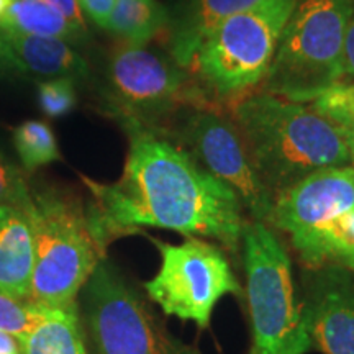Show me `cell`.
I'll return each instance as SVG.
<instances>
[{"mask_svg":"<svg viewBox=\"0 0 354 354\" xmlns=\"http://www.w3.org/2000/svg\"><path fill=\"white\" fill-rule=\"evenodd\" d=\"M123 125L130 146L120 179L100 184L82 177L94 198L88 215L102 245L140 228H161L240 251L248 221L234 190L151 127Z\"/></svg>","mask_w":354,"mask_h":354,"instance_id":"obj_1","label":"cell"},{"mask_svg":"<svg viewBox=\"0 0 354 354\" xmlns=\"http://www.w3.org/2000/svg\"><path fill=\"white\" fill-rule=\"evenodd\" d=\"M233 122L272 196L313 172L351 165L339 127L310 105L259 92L234 105Z\"/></svg>","mask_w":354,"mask_h":354,"instance_id":"obj_2","label":"cell"},{"mask_svg":"<svg viewBox=\"0 0 354 354\" xmlns=\"http://www.w3.org/2000/svg\"><path fill=\"white\" fill-rule=\"evenodd\" d=\"M268 225L289 236L307 269L354 272V166L313 172L276 194Z\"/></svg>","mask_w":354,"mask_h":354,"instance_id":"obj_3","label":"cell"},{"mask_svg":"<svg viewBox=\"0 0 354 354\" xmlns=\"http://www.w3.org/2000/svg\"><path fill=\"white\" fill-rule=\"evenodd\" d=\"M33 238V279L30 300L44 307L76 304L105 246L97 236L88 209L55 189L32 190L26 210Z\"/></svg>","mask_w":354,"mask_h":354,"instance_id":"obj_4","label":"cell"},{"mask_svg":"<svg viewBox=\"0 0 354 354\" xmlns=\"http://www.w3.org/2000/svg\"><path fill=\"white\" fill-rule=\"evenodd\" d=\"M354 0H297L263 79V92L310 104L343 81V55Z\"/></svg>","mask_w":354,"mask_h":354,"instance_id":"obj_5","label":"cell"},{"mask_svg":"<svg viewBox=\"0 0 354 354\" xmlns=\"http://www.w3.org/2000/svg\"><path fill=\"white\" fill-rule=\"evenodd\" d=\"M241 253L253 328L250 354H305L312 342L284 245L268 225L248 221Z\"/></svg>","mask_w":354,"mask_h":354,"instance_id":"obj_6","label":"cell"},{"mask_svg":"<svg viewBox=\"0 0 354 354\" xmlns=\"http://www.w3.org/2000/svg\"><path fill=\"white\" fill-rule=\"evenodd\" d=\"M297 0H264L220 21L202 39L190 68L218 97H236L268 73Z\"/></svg>","mask_w":354,"mask_h":354,"instance_id":"obj_7","label":"cell"},{"mask_svg":"<svg viewBox=\"0 0 354 354\" xmlns=\"http://www.w3.org/2000/svg\"><path fill=\"white\" fill-rule=\"evenodd\" d=\"M81 294L82 330L91 354H201L167 333L107 258L97 264Z\"/></svg>","mask_w":354,"mask_h":354,"instance_id":"obj_8","label":"cell"},{"mask_svg":"<svg viewBox=\"0 0 354 354\" xmlns=\"http://www.w3.org/2000/svg\"><path fill=\"white\" fill-rule=\"evenodd\" d=\"M153 243L161 266L156 276L145 282V290L166 315L205 330L221 299L245 295L227 256L214 243L196 236L174 245L161 240Z\"/></svg>","mask_w":354,"mask_h":354,"instance_id":"obj_9","label":"cell"},{"mask_svg":"<svg viewBox=\"0 0 354 354\" xmlns=\"http://www.w3.org/2000/svg\"><path fill=\"white\" fill-rule=\"evenodd\" d=\"M177 130L180 146L203 169L234 190L243 209L254 221L268 225L274 196L256 171L233 118L205 107H194L183 115Z\"/></svg>","mask_w":354,"mask_h":354,"instance_id":"obj_10","label":"cell"},{"mask_svg":"<svg viewBox=\"0 0 354 354\" xmlns=\"http://www.w3.org/2000/svg\"><path fill=\"white\" fill-rule=\"evenodd\" d=\"M187 77L172 57L146 46L123 44L109 66L110 88L123 123L145 127L194 99Z\"/></svg>","mask_w":354,"mask_h":354,"instance_id":"obj_11","label":"cell"},{"mask_svg":"<svg viewBox=\"0 0 354 354\" xmlns=\"http://www.w3.org/2000/svg\"><path fill=\"white\" fill-rule=\"evenodd\" d=\"M302 308L312 346L323 354H354V272L308 269Z\"/></svg>","mask_w":354,"mask_h":354,"instance_id":"obj_12","label":"cell"},{"mask_svg":"<svg viewBox=\"0 0 354 354\" xmlns=\"http://www.w3.org/2000/svg\"><path fill=\"white\" fill-rule=\"evenodd\" d=\"M0 61L39 77H86L87 63L66 39L0 28Z\"/></svg>","mask_w":354,"mask_h":354,"instance_id":"obj_13","label":"cell"},{"mask_svg":"<svg viewBox=\"0 0 354 354\" xmlns=\"http://www.w3.org/2000/svg\"><path fill=\"white\" fill-rule=\"evenodd\" d=\"M264 0H180L169 19V50L180 68H190L202 39L228 17Z\"/></svg>","mask_w":354,"mask_h":354,"instance_id":"obj_14","label":"cell"},{"mask_svg":"<svg viewBox=\"0 0 354 354\" xmlns=\"http://www.w3.org/2000/svg\"><path fill=\"white\" fill-rule=\"evenodd\" d=\"M33 238L28 218L13 207H0V294L30 300Z\"/></svg>","mask_w":354,"mask_h":354,"instance_id":"obj_15","label":"cell"},{"mask_svg":"<svg viewBox=\"0 0 354 354\" xmlns=\"http://www.w3.org/2000/svg\"><path fill=\"white\" fill-rule=\"evenodd\" d=\"M20 346L21 354H88L77 304L51 307L46 320Z\"/></svg>","mask_w":354,"mask_h":354,"instance_id":"obj_16","label":"cell"},{"mask_svg":"<svg viewBox=\"0 0 354 354\" xmlns=\"http://www.w3.org/2000/svg\"><path fill=\"white\" fill-rule=\"evenodd\" d=\"M171 12L158 0H115L105 28L125 44L146 46L169 25Z\"/></svg>","mask_w":354,"mask_h":354,"instance_id":"obj_17","label":"cell"},{"mask_svg":"<svg viewBox=\"0 0 354 354\" xmlns=\"http://www.w3.org/2000/svg\"><path fill=\"white\" fill-rule=\"evenodd\" d=\"M0 28L66 41L81 38L63 13L46 0H12L10 7L0 17Z\"/></svg>","mask_w":354,"mask_h":354,"instance_id":"obj_18","label":"cell"},{"mask_svg":"<svg viewBox=\"0 0 354 354\" xmlns=\"http://www.w3.org/2000/svg\"><path fill=\"white\" fill-rule=\"evenodd\" d=\"M13 146L24 171L28 172L61 159L55 133L48 123L39 120H28L17 127L13 130Z\"/></svg>","mask_w":354,"mask_h":354,"instance_id":"obj_19","label":"cell"},{"mask_svg":"<svg viewBox=\"0 0 354 354\" xmlns=\"http://www.w3.org/2000/svg\"><path fill=\"white\" fill-rule=\"evenodd\" d=\"M51 307L32 300H17L0 294V330L25 342L50 315Z\"/></svg>","mask_w":354,"mask_h":354,"instance_id":"obj_20","label":"cell"},{"mask_svg":"<svg viewBox=\"0 0 354 354\" xmlns=\"http://www.w3.org/2000/svg\"><path fill=\"white\" fill-rule=\"evenodd\" d=\"M308 105L336 125L354 122V81L333 84Z\"/></svg>","mask_w":354,"mask_h":354,"instance_id":"obj_21","label":"cell"},{"mask_svg":"<svg viewBox=\"0 0 354 354\" xmlns=\"http://www.w3.org/2000/svg\"><path fill=\"white\" fill-rule=\"evenodd\" d=\"M38 102L43 113L51 118H61L76 107L77 95L74 79L51 77L38 84Z\"/></svg>","mask_w":354,"mask_h":354,"instance_id":"obj_22","label":"cell"},{"mask_svg":"<svg viewBox=\"0 0 354 354\" xmlns=\"http://www.w3.org/2000/svg\"><path fill=\"white\" fill-rule=\"evenodd\" d=\"M32 205V190L26 183L25 171L19 169L0 151V207H13L26 214Z\"/></svg>","mask_w":354,"mask_h":354,"instance_id":"obj_23","label":"cell"},{"mask_svg":"<svg viewBox=\"0 0 354 354\" xmlns=\"http://www.w3.org/2000/svg\"><path fill=\"white\" fill-rule=\"evenodd\" d=\"M77 6L95 25L105 28L109 24L110 13L113 10L115 0H77Z\"/></svg>","mask_w":354,"mask_h":354,"instance_id":"obj_24","label":"cell"},{"mask_svg":"<svg viewBox=\"0 0 354 354\" xmlns=\"http://www.w3.org/2000/svg\"><path fill=\"white\" fill-rule=\"evenodd\" d=\"M46 2L63 13L79 37L86 33V20H84L81 8L77 6V0H46Z\"/></svg>","mask_w":354,"mask_h":354,"instance_id":"obj_25","label":"cell"},{"mask_svg":"<svg viewBox=\"0 0 354 354\" xmlns=\"http://www.w3.org/2000/svg\"><path fill=\"white\" fill-rule=\"evenodd\" d=\"M343 69H344V79H346V81H354V7L348 21L346 38H344Z\"/></svg>","mask_w":354,"mask_h":354,"instance_id":"obj_26","label":"cell"},{"mask_svg":"<svg viewBox=\"0 0 354 354\" xmlns=\"http://www.w3.org/2000/svg\"><path fill=\"white\" fill-rule=\"evenodd\" d=\"M0 354H21L19 339L0 330Z\"/></svg>","mask_w":354,"mask_h":354,"instance_id":"obj_27","label":"cell"},{"mask_svg":"<svg viewBox=\"0 0 354 354\" xmlns=\"http://www.w3.org/2000/svg\"><path fill=\"white\" fill-rule=\"evenodd\" d=\"M339 130H342V135L344 138V143H346L349 161H351V166H354V122H346L338 125Z\"/></svg>","mask_w":354,"mask_h":354,"instance_id":"obj_28","label":"cell"},{"mask_svg":"<svg viewBox=\"0 0 354 354\" xmlns=\"http://www.w3.org/2000/svg\"><path fill=\"white\" fill-rule=\"evenodd\" d=\"M10 3H12V0H0V17L7 12V8L10 7Z\"/></svg>","mask_w":354,"mask_h":354,"instance_id":"obj_29","label":"cell"}]
</instances>
